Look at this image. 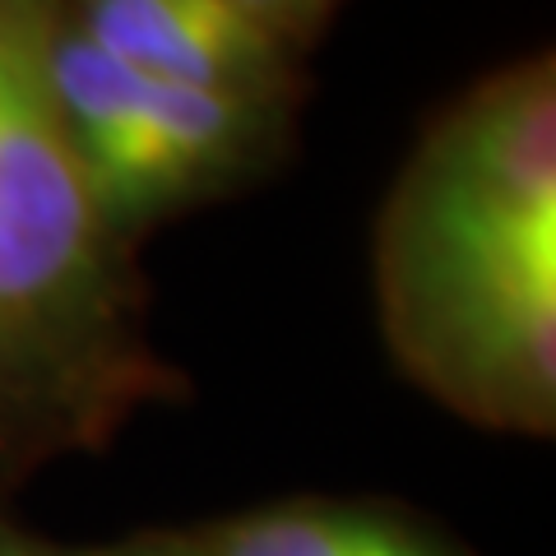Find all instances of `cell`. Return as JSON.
<instances>
[{"label":"cell","instance_id":"obj_1","mask_svg":"<svg viewBox=\"0 0 556 556\" xmlns=\"http://www.w3.org/2000/svg\"><path fill=\"white\" fill-rule=\"evenodd\" d=\"M65 0H0V399L51 390L108 334L116 232L51 89Z\"/></svg>","mask_w":556,"mask_h":556},{"label":"cell","instance_id":"obj_2","mask_svg":"<svg viewBox=\"0 0 556 556\" xmlns=\"http://www.w3.org/2000/svg\"><path fill=\"white\" fill-rule=\"evenodd\" d=\"M51 89L84 186L116 237L237 181L278 135V102L149 79L93 51L70 20L51 51Z\"/></svg>","mask_w":556,"mask_h":556},{"label":"cell","instance_id":"obj_3","mask_svg":"<svg viewBox=\"0 0 556 556\" xmlns=\"http://www.w3.org/2000/svg\"><path fill=\"white\" fill-rule=\"evenodd\" d=\"M556 232L552 61L486 79L450 112L408 167L386 255H459Z\"/></svg>","mask_w":556,"mask_h":556},{"label":"cell","instance_id":"obj_4","mask_svg":"<svg viewBox=\"0 0 556 556\" xmlns=\"http://www.w3.org/2000/svg\"><path fill=\"white\" fill-rule=\"evenodd\" d=\"M84 42L149 79L223 89L278 102L288 42H278L228 0H65Z\"/></svg>","mask_w":556,"mask_h":556},{"label":"cell","instance_id":"obj_5","mask_svg":"<svg viewBox=\"0 0 556 556\" xmlns=\"http://www.w3.org/2000/svg\"><path fill=\"white\" fill-rule=\"evenodd\" d=\"M208 556H441V552L380 515L269 510L232 525Z\"/></svg>","mask_w":556,"mask_h":556},{"label":"cell","instance_id":"obj_6","mask_svg":"<svg viewBox=\"0 0 556 556\" xmlns=\"http://www.w3.org/2000/svg\"><path fill=\"white\" fill-rule=\"evenodd\" d=\"M247 20H255L265 33H274L278 42H298L320 24V14L329 10V0H228Z\"/></svg>","mask_w":556,"mask_h":556},{"label":"cell","instance_id":"obj_7","mask_svg":"<svg viewBox=\"0 0 556 556\" xmlns=\"http://www.w3.org/2000/svg\"><path fill=\"white\" fill-rule=\"evenodd\" d=\"M0 556H38V552H0ZM93 556H186L177 547H126V552H93Z\"/></svg>","mask_w":556,"mask_h":556}]
</instances>
